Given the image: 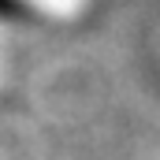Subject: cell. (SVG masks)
I'll use <instances>...</instances> for the list:
<instances>
[{
    "label": "cell",
    "instance_id": "6da1fadb",
    "mask_svg": "<svg viewBox=\"0 0 160 160\" xmlns=\"http://www.w3.org/2000/svg\"><path fill=\"white\" fill-rule=\"evenodd\" d=\"M22 15V0H0V19H15Z\"/></svg>",
    "mask_w": 160,
    "mask_h": 160
}]
</instances>
